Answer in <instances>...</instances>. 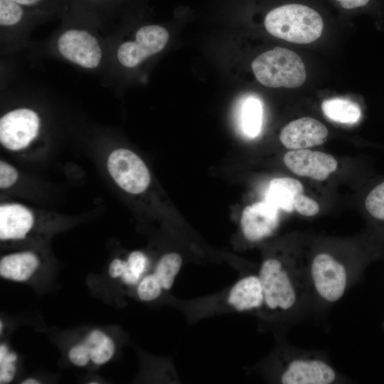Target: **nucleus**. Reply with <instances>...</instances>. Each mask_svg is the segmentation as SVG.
I'll return each instance as SVG.
<instances>
[{
  "label": "nucleus",
  "instance_id": "nucleus-13",
  "mask_svg": "<svg viewBox=\"0 0 384 384\" xmlns=\"http://www.w3.org/2000/svg\"><path fill=\"white\" fill-rule=\"evenodd\" d=\"M34 223L32 212L18 203H4L0 206V239H23Z\"/></svg>",
  "mask_w": 384,
  "mask_h": 384
},
{
  "label": "nucleus",
  "instance_id": "nucleus-28",
  "mask_svg": "<svg viewBox=\"0 0 384 384\" xmlns=\"http://www.w3.org/2000/svg\"><path fill=\"white\" fill-rule=\"evenodd\" d=\"M18 172L9 164L1 161L0 162V188H7L11 186L16 181Z\"/></svg>",
  "mask_w": 384,
  "mask_h": 384
},
{
  "label": "nucleus",
  "instance_id": "nucleus-31",
  "mask_svg": "<svg viewBox=\"0 0 384 384\" xmlns=\"http://www.w3.org/2000/svg\"><path fill=\"white\" fill-rule=\"evenodd\" d=\"M82 1H87L88 4L102 5L105 4H107L108 3L107 1H110V0H82Z\"/></svg>",
  "mask_w": 384,
  "mask_h": 384
},
{
  "label": "nucleus",
  "instance_id": "nucleus-3",
  "mask_svg": "<svg viewBox=\"0 0 384 384\" xmlns=\"http://www.w3.org/2000/svg\"><path fill=\"white\" fill-rule=\"evenodd\" d=\"M251 68L257 81L269 87L295 88L305 82V65L298 54L275 47L259 55Z\"/></svg>",
  "mask_w": 384,
  "mask_h": 384
},
{
  "label": "nucleus",
  "instance_id": "nucleus-19",
  "mask_svg": "<svg viewBox=\"0 0 384 384\" xmlns=\"http://www.w3.org/2000/svg\"><path fill=\"white\" fill-rule=\"evenodd\" d=\"M324 114L331 120L352 124L358 122L361 117V110L354 102L344 98H331L322 102Z\"/></svg>",
  "mask_w": 384,
  "mask_h": 384
},
{
  "label": "nucleus",
  "instance_id": "nucleus-20",
  "mask_svg": "<svg viewBox=\"0 0 384 384\" xmlns=\"http://www.w3.org/2000/svg\"><path fill=\"white\" fill-rule=\"evenodd\" d=\"M85 343L89 348L90 361L97 365L107 363L114 353L113 341L100 330L91 331L85 338Z\"/></svg>",
  "mask_w": 384,
  "mask_h": 384
},
{
  "label": "nucleus",
  "instance_id": "nucleus-2",
  "mask_svg": "<svg viewBox=\"0 0 384 384\" xmlns=\"http://www.w3.org/2000/svg\"><path fill=\"white\" fill-rule=\"evenodd\" d=\"M265 305L272 311L287 312L297 305L302 294V272L287 267L277 258L263 261L259 272Z\"/></svg>",
  "mask_w": 384,
  "mask_h": 384
},
{
  "label": "nucleus",
  "instance_id": "nucleus-12",
  "mask_svg": "<svg viewBox=\"0 0 384 384\" xmlns=\"http://www.w3.org/2000/svg\"><path fill=\"white\" fill-rule=\"evenodd\" d=\"M328 134V129L321 122L306 117L285 125L279 134V140L287 149H303L323 144Z\"/></svg>",
  "mask_w": 384,
  "mask_h": 384
},
{
  "label": "nucleus",
  "instance_id": "nucleus-18",
  "mask_svg": "<svg viewBox=\"0 0 384 384\" xmlns=\"http://www.w3.org/2000/svg\"><path fill=\"white\" fill-rule=\"evenodd\" d=\"M55 0H0V25L10 27L18 24L30 10L50 6Z\"/></svg>",
  "mask_w": 384,
  "mask_h": 384
},
{
  "label": "nucleus",
  "instance_id": "nucleus-15",
  "mask_svg": "<svg viewBox=\"0 0 384 384\" xmlns=\"http://www.w3.org/2000/svg\"><path fill=\"white\" fill-rule=\"evenodd\" d=\"M303 191V186L297 179L275 178L270 181L265 199L278 209L289 213L294 210V202Z\"/></svg>",
  "mask_w": 384,
  "mask_h": 384
},
{
  "label": "nucleus",
  "instance_id": "nucleus-23",
  "mask_svg": "<svg viewBox=\"0 0 384 384\" xmlns=\"http://www.w3.org/2000/svg\"><path fill=\"white\" fill-rule=\"evenodd\" d=\"M365 206L373 217L384 220V181L368 193L365 201Z\"/></svg>",
  "mask_w": 384,
  "mask_h": 384
},
{
  "label": "nucleus",
  "instance_id": "nucleus-32",
  "mask_svg": "<svg viewBox=\"0 0 384 384\" xmlns=\"http://www.w3.org/2000/svg\"><path fill=\"white\" fill-rule=\"evenodd\" d=\"M22 384H38L39 382L33 378H27L24 380L22 383Z\"/></svg>",
  "mask_w": 384,
  "mask_h": 384
},
{
  "label": "nucleus",
  "instance_id": "nucleus-11",
  "mask_svg": "<svg viewBox=\"0 0 384 384\" xmlns=\"http://www.w3.org/2000/svg\"><path fill=\"white\" fill-rule=\"evenodd\" d=\"M336 379L335 370L316 358H297L290 361L280 376L283 384H330Z\"/></svg>",
  "mask_w": 384,
  "mask_h": 384
},
{
  "label": "nucleus",
  "instance_id": "nucleus-30",
  "mask_svg": "<svg viewBox=\"0 0 384 384\" xmlns=\"http://www.w3.org/2000/svg\"><path fill=\"white\" fill-rule=\"evenodd\" d=\"M127 267V261L120 259L113 260L109 267V274L112 278L122 277Z\"/></svg>",
  "mask_w": 384,
  "mask_h": 384
},
{
  "label": "nucleus",
  "instance_id": "nucleus-17",
  "mask_svg": "<svg viewBox=\"0 0 384 384\" xmlns=\"http://www.w3.org/2000/svg\"><path fill=\"white\" fill-rule=\"evenodd\" d=\"M263 119L262 102L259 97L250 95L240 101L238 122L242 133L248 138L257 137L262 129Z\"/></svg>",
  "mask_w": 384,
  "mask_h": 384
},
{
  "label": "nucleus",
  "instance_id": "nucleus-21",
  "mask_svg": "<svg viewBox=\"0 0 384 384\" xmlns=\"http://www.w3.org/2000/svg\"><path fill=\"white\" fill-rule=\"evenodd\" d=\"M181 264L182 258L176 252L166 253L160 258L154 274L163 289L169 290L171 288Z\"/></svg>",
  "mask_w": 384,
  "mask_h": 384
},
{
  "label": "nucleus",
  "instance_id": "nucleus-29",
  "mask_svg": "<svg viewBox=\"0 0 384 384\" xmlns=\"http://www.w3.org/2000/svg\"><path fill=\"white\" fill-rule=\"evenodd\" d=\"M338 6L345 10L351 11L358 9H365L369 6L373 0H334Z\"/></svg>",
  "mask_w": 384,
  "mask_h": 384
},
{
  "label": "nucleus",
  "instance_id": "nucleus-26",
  "mask_svg": "<svg viewBox=\"0 0 384 384\" xmlns=\"http://www.w3.org/2000/svg\"><path fill=\"white\" fill-rule=\"evenodd\" d=\"M294 210L304 216H313L319 211V206L316 201L301 193L294 202Z\"/></svg>",
  "mask_w": 384,
  "mask_h": 384
},
{
  "label": "nucleus",
  "instance_id": "nucleus-7",
  "mask_svg": "<svg viewBox=\"0 0 384 384\" xmlns=\"http://www.w3.org/2000/svg\"><path fill=\"white\" fill-rule=\"evenodd\" d=\"M57 47L64 58L86 69L97 68L102 56L97 38L84 29L66 30L58 37Z\"/></svg>",
  "mask_w": 384,
  "mask_h": 384
},
{
  "label": "nucleus",
  "instance_id": "nucleus-9",
  "mask_svg": "<svg viewBox=\"0 0 384 384\" xmlns=\"http://www.w3.org/2000/svg\"><path fill=\"white\" fill-rule=\"evenodd\" d=\"M283 161L294 174L317 181L326 179L338 166L337 161L332 155L306 149L287 152Z\"/></svg>",
  "mask_w": 384,
  "mask_h": 384
},
{
  "label": "nucleus",
  "instance_id": "nucleus-24",
  "mask_svg": "<svg viewBox=\"0 0 384 384\" xmlns=\"http://www.w3.org/2000/svg\"><path fill=\"white\" fill-rule=\"evenodd\" d=\"M17 356L14 352H9L5 344L0 346V383H10L15 375L14 362Z\"/></svg>",
  "mask_w": 384,
  "mask_h": 384
},
{
  "label": "nucleus",
  "instance_id": "nucleus-1",
  "mask_svg": "<svg viewBox=\"0 0 384 384\" xmlns=\"http://www.w3.org/2000/svg\"><path fill=\"white\" fill-rule=\"evenodd\" d=\"M264 24L272 36L301 44L316 41L324 28L319 11L299 1H288L272 8L265 16Z\"/></svg>",
  "mask_w": 384,
  "mask_h": 384
},
{
  "label": "nucleus",
  "instance_id": "nucleus-8",
  "mask_svg": "<svg viewBox=\"0 0 384 384\" xmlns=\"http://www.w3.org/2000/svg\"><path fill=\"white\" fill-rule=\"evenodd\" d=\"M39 125L38 115L33 110H11L0 119V142L9 150L23 149L36 137Z\"/></svg>",
  "mask_w": 384,
  "mask_h": 384
},
{
  "label": "nucleus",
  "instance_id": "nucleus-22",
  "mask_svg": "<svg viewBox=\"0 0 384 384\" xmlns=\"http://www.w3.org/2000/svg\"><path fill=\"white\" fill-rule=\"evenodd\" d=\"M147 260L144 254L139 251H134L128 257L127 267L122 277L129 284H135L144 272Z\"/></svg>",
  "mask_w": 384,
  "mask_h": 384
},
{
  "label": "nucleus",
  "instance_id": "nucleus-10",
  "mask_svg": "<svg viewBox=\"0 0 384 384\" xmlns=\"http://www.w3.org/2000/svg\"><path fill=\"white\" fill-rule=\"evenodd\" d=\"M278 210L265 199L246 206L240 221L246 239L256 242L272 235L278 226Z\"/></svg>",
  "mask_w": 384,
  "mask_h": 384
},
{
  "label": "nucleus",
  "instance_id": "nucleus-4",
  "mask_svg": "<svg viewBox=\"0 0 384 384\" xmlns=\"http://www.w3.org/2000/svg\"><path fill=\"white\" fill-rule=\"evenodd\" d=\"M316 294L326 302H336L345 294L350 277L346 266L327 252L317 254L308 272Z\"/></svg>",
  "mask_w": 384,
  "mask_h": 384
},
{
  "label": "nucleus",
  "instance_id": "nucleus-5",
  "mask_svg": "<svg viewBox=\"0 0 384 384\" xmlns=\"http://www.w3.org/2000/svg\"><path fill=\"white\" fill-rule=\"evenodd\" d=\"M107 168L115 183L129 193H141L150 183V174L144 162L129 149L113 151L108 156Z\"/></svg>",
  "mask_w": 384,
  "mask_h": 384
},
{
  "label": "nucleus",
  "instance_id": "nucleus-14",
  "mask_svg": "<svg viewBox=\"0 0 384 384\" xmlns=\"http://www.w3.org/2000/svg\"><path fill=\"white\" fill-rule=\"evenodd\" d=\"M228 302L239 311H251L264 305V291L259 275L250 274L238 280L229 292Z\"/></svg>",
  "mask_w": 384,
  "mask_h": 384
},
{
  "label": "nucleus",
  "instance_id": "nucleus-6",
  "mask_svg": "<svg viewBox=\"0 0 384 384\" xmlns=\"http://www.w3.org/2000/svg\"><path fill=\"white\" fill-rule=\"evenodd\" d=\"M168 31L159 25H146L139 28L134 41L122 43L117 48L119 63L129 68L139 65L147 58L159 53L169 41Z\"/></svg>",
  "mask_w": 384,
  "mask_h": 384
},
{
  "label": "nucleus",
  "instance_id": "nucleus-25",
  "mask_svg": "<svg viewBox=\"0 0 384 384\" xmlns=\"http://www.w3.org/2000/svg\"><path fill=\"white\" fill-rule=\"evenodd\" d=\"M162 290L161 284L153 273L141 280L137 287V294L141 300L149 302L158 298Z\"/></svg>",
  "mask_w": 384,
  "mask_h": 384
},
{
  "label": "nucleus",
  "instance_id": "nucleus-27",
  "mask_svg": "<svg viewBox=\"0 0 384 384\" xmlns=\"http://www.w3.org/2000/svg\"><path fill=\"white\" fill-rule=\"evenodd\" d=\"M68 356L74 365L80 367L86 366L90 360V351L85 342L73 346Z\"/></svg>",
  "mask_w": 384,
  "mask_h": 384
},
{
  "label": "nucleus",
  "instance_id": "nucleus-16",
  "mask_svg": "<svg viewBox=\"0 0 384 384\" xmlns=\"http://www.w3.org/2000/svg\"><path fill=\"white\" fill-rule=\"evenodd\" d=\"M39 265V260L31 252H21L4 256L0 260V274L2 277L16 281L27 280Z\"/></svg>",
  "mask_w": 384,
  "mask_h": 384
}]
</instances>
